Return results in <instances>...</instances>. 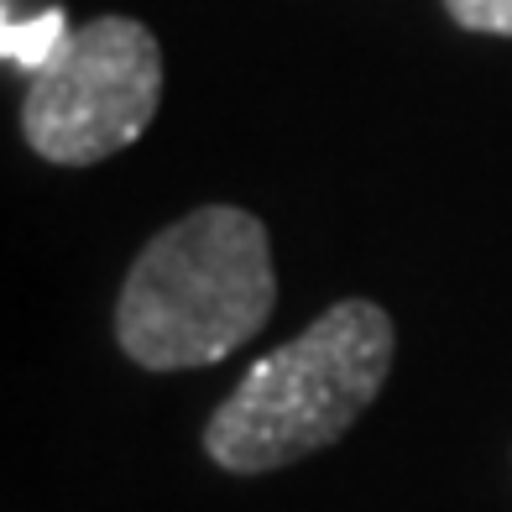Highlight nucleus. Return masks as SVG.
I'll return each instance as SVG.
<instances>
[{"label": "nucleus", "instance_id": "obj_5", "mask_svg": "<svg viewBox=\"0 0 512 512\" xmlns=\"http://www.w3.org/2000/svg\"><path fill=\"white\" fill-rule=\"evenodd\" d=\"M455 27L486 32V37H512V0H445Z\"/></svg>", "mask_w": 512, "mask_h": 512}, {"label": "nucleus", "instance_id": "obj_3", "mask_svg": "<svg viewBox=\"0 0 512 512\" xmlns=\"http://www.w3.org/2000/svg\"><path fill=\"white\" fill-rule=\"evenodd\" d=\"M162 105V48L131 16H95L37 68L21 95V136L42 162L89 168L142 142Z\"/></svg>", "mask_w": 512, "mask_h": 512}, {"label": "nucleus", "instance_id": "obj_1", "mask_svg": "<svg viewBox=\"0 0 512 512\" xmlns=\"http://www.w3.org/2000/svg\"><path fill=\"white\" fill-rule=\"evenodd\" d=\"M277 309L267 225L236 204H204L142 246L115 298V340L147 371L215 366Z\"/></svg>", "mask_w": 512, "mask_h": 512}, {"label": "nucleus", "instance_id": "obj_4", "mask_svg": "<svg viewBox=\"0 0 512 512\" xmlns=\"http://www.w3.org/2000/svg\"><path fill=\"white\" fill-rule=\"evenodd\" d=\"M68 37H74V27H68V11H63V6H48V11H37L32 21L6 16V27H0V53H6V63L37 74V68H48V63L68 48Z\"/></svg>", "mask_w": 512, "mask_h": 512}, {"label": "nucleus", "instance_id": "obj_2", "mask_svg": "<svg viewBox=\"0 0 512 512\" xmlns=\"http://www.w3.org/2000/svg\"><path fill=\"white\" fill-rule=\"evenodd\" d=\"M398 330L382 304L340 298L288 345H272L204 424V455L230 476H262L330 450L387 387Z\"/></svg>", "mask_w": 512, "mask_h": 512}]
</instances>
